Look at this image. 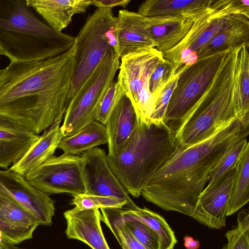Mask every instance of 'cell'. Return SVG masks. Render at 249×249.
<instances>
[{
    "instance_id": "13",
    "label": "cell",
    "mask_w": 249,
    "mask_h": 249,
    "mask_svg": "<svg viewBox=\"0 0 249 249\" xmlns=\"http://www.w3.org/2000/svg\"><path fill=\"white\" fill-rule=\"evenodd\" d=\"M80 156L86 194L112 196L124 200L127 203L126 209L139 207L111 170L104 150L96 147Z\"/></svg>"
},
{
    "instance_id": "15",
    "label": "cell",
    "mask_w": 249,
    "mask_h": 249,
    "mask_svg": "<svg viewBox=\"0 0 249 249\" xmlns=\"http://www.w3.org/2000/svg\"><path fill=\"white\" fill-rule=\"evenodd\" d=\"M141 22L146 36L161 53L180 42L192 25V20L181 14L153 17L141 15Z\"/></svg>"
},
{
    "instance_id": "4",
    "label": "cell",
    "mask_w": 249,
    "mask_h": 249,
    "mask_svg": "<svg viewBox=\"0 0 249 249\" xmlns=\"http://www.w3.org/2000/svg\"><path fill=\"white\" fill-rule=\"evenodd\" d=\"M239 47L227 53L204 93L176 131L180 145H192L209 139L239 118L235 83Z\"/></svg>"
},
{
    "instance_id": "1",
    "label": "cell",
    "mask_w": 249,
    "mask_h": 249,
    "mask_svg": "<svg viewBox=\"0 0 249 249\" xmlns=\"http://www.w3.org/2000/svg\"><path fill=\"white\" fill-rule=\"evenodd\" d=\"M72 47L49 59L10 62L0 70V117L39 134L68 107Z\"/></svg>"
},
{
    "instance_id": "22",
    "label": "cell",
    "mask_w": 249,
    "mask_h": 249,
    "mask_svg": "<svg viewBox=\"0 0 249 249\" xmlns=\"http://www.w3.org/2000/svg\"><path fill=\"white\" fill-rule=\"evenodd\" d=\"M61 122H54L46 129L10 169L25 177L53 156L63 137L60 129Z\"/></svg>"
},
{
    "instance_id": "5",
    "label": "cell",
    "mask_w": 249,
    "mask_h": 249,
    "mask_svg": "<svg viewBox=\"0 0 249 249\" xmlns=\"http://www.w3.org/2000/svg\"><path fill=\"white\" fill-rule=\"evenodd\" d=\"M117 22L111 9L97 8L74 37L68 106L107 53H117Z\"/></svg>"
},
{
    "instance_id": "14",
    "label": "cell",
    "mask_w": 249,
    "mask_h": 249,
    "mask_svg": "<svg viewBox=\"0 0 249 249\" xmlns=\"http://www.w3.org/2000/svg\"><path fill=\"white\" fill-rule=\"evenodd\" d=\"M0 194L15 200L33 213L39 225L51 226L54 202L48 194L31 185L25 177L10 168L0 170Z\"/></svg>"
},
{
    "instance_id": "28",
    "label": "cell",
    "mask_w": 249,
    "mask_h": 249,
    "mask_svg": "<svg viewBox=\"0 0 249 249\" xmlns=\"http://www.w3.org/2000/svg\"><path fill=\"white\" fill-rule=\"evenodd\" d=\"M249 200V143L235 167V175L228 202L226 216L240 209Z\"/></svg>"
},
{
    "instance_id": "12",
    "label": "cell",
    "mask_w": 249,
    "mask_h": 249,
    "mask_svg": "<svg viewBox=\"0 0 249 249\" xmlns=\"http://www.w3.org/2000/svg\"><path fill=\"white\" fill-rule=\"evenodd\" d=\"M241 14L249 17V0H209L205 5L181 14L189 18L192 26L184 38L172 49L162 53L163 58L177 66L180 55L217 17Z\"/></svg>"
},
{
    "instance_id": "16",
    "label": "cell",
    "mask_w": 249,
    "mask_h": 249,
    "mask_svg": "<svg viewBox=\"0 0 249 249\" xmlns=\"http://www.w3.org/2000/svg\"><path fill=\"white\" fill-rule=\"evenodd\" d=\"M235 175V167L213 186L206 187L199 196L197 211L207 220L210 228L220 229L226 225V212Z\"/></svg>"
},
{
    "instance_id": "27",
    "label": "cell",
    "mask_w": 249,
    "mask_h": 249,
    "mask_svg": "<svg viewBox=\"0 0 249 249\" xmlns=\"http://www.w3.org/2000/svg\"><path fill=\"white\" fill-rule=\"evenodd\" d=\"M249 44H243L237 50L235 83L237 113L244 125H249Z\"/></svg>"
},
{
    "instance_id": "9",
    "label": "cell",
    "mask_w": 249,
    "mask_h": 249,
    "mask_svg": "<svg viewBox=\"0 0 249 249\" xmlns=\"http://www.w3.org/2000/svg\"><path fill=\"white\" fill-rule=\"evenodd\" d=\"M163 59L162 53L149 47L121 58L117 80L130 99L139 119L149 121L156 99L149 90V80Z\"/></svg>"
},
{
    "instance_id": "42",
    "label": "cell",
    "mask_w": 249,
    "mask_h": 249,
    "mask_svg": "<svg viewBox=\"0 0 249 249\" xmlns=\"http://www.w3.org/2000/svg\"><path fill=\"white\" fill-rule=\"evenodd\" d=\"M9 249H28L19 248V247H18L15 246V245L11 244L10 246Z\"/></svg>"
},
{
    "instance_id": "33",
    "label": "cell",
    "mask_w": 249,
    "mask_h": 249,
    "mask_svg": "<svg viewBox=\"0 0 249 249\" xmlns=\"http://www.w3.org/2000/svg\"><path fill=\"white\" fill-rule=\"evenodd\" d=\"M228 243L224 249H249V214L248 209L240 211L236 228L225 234Z\"/></svg>"
},
{
    "instance_id": "41",
    "label": "cell",
    "mask_w": 249,
    "mask_h": 249,
    "mask_svg": "<svg viewBox=\"0 0 249 249\" xmlns=\"http://www.w3.org/2000/svg\"><path fill=\"white\" fill-rule=\"evenodd\" d=\"M11 244H9L0 238V249H9Z\"/></svg>"
},
{
    "instance_id": "2",
    "label": "cell",
    "mask_w": 249,
    "mask_h": 249,
    "mask_svg": "<svg viewBox=\"0 0 249 249\" xmlns=\"http://www.w3.org/2000/svg\"><path fill=\"white\" fill-rule=\"evenodd\" d=\"M179 143L176 131L163 122L139 119L130 137L108 153V164L129 194L137 198L151 177L168 160Z\"/></svg>"
},
{
    "instance_id": "25",
    "label": "cell",
    "mask_w": 249,
    "mask_h": 249,
    "mask_svg": "<svg viewBox=\"0 0 249 249\" xmlns=\"http://www.w3.org/2000/svg\"><path fill=\"white\" fill-rule=\"evenodd\" d=\"M120 220L123 222L137 220L149 227L158 235L159 249H174L177 242L175 233L165 219L146 208L117 209Z\"/></svg>"
},
{
    "instance_id": "29",
    "label": "cell",
    "mask_w": 249,
    "mask_h": 249,
    "mask_svg": "<svg viewBox=\"0 0 249 249\" xmlns=\"http://www.w3.org/2000/svg\"><path fill=\"white\" fill-rule=\"evenodd\" d=\"M209 0H147L139 6L138 12L146 17L181 14L203 6Z\"/></svg>"
},
{
    "instance_id": "34",
    "label": "cell",
    "mask_w": 249,
    "mask_h": 249,
    "mask_svg": "<svg viewBox=\"0 0 249 249\" xmlns=\"http://www.w3.org/2000/svg\"><path fill=\"white\" fill-rule=\"evenodd\" d=\"M178 70L177 66L163 58L155 68L149 85L150 92L156 100Z\"/></svg>"
},
{
    "instance_id": "30",
    "label": "cell",
    "mask_w": 249,
    "mask_h": 249,
    "mask_svg": "<svg viewBox=\"0 0 249 249\" xmlns=\"http://www.w3.org/2000/svg\"><path fill=\"white\" fill-rule=\"evenodd\" d=\"M249 131L236 139L227 148L212 169L206 187L215 184L231 169L236 167L246 146L249 143L247 137Z\"/></svg>"
},
{
    "instance_id": "40",
    "label": "cell",
    "mask_w": 249,
    "mask_h": 249,
    "mask_svg": "<svg viewBox=\"0 0 249 249\" xmlns=\"http://www.w3.org/2000/svg\"><path fill=\"white\" fill-rule=\"evenodd\" d=\"M184 241L186 249H198L199 247L200 244L199 241L194 240L191 236H185Z\"/></svg>"
},
{
    "instance_id": "3",
    "label": "cell",
    "mask_w": 249,
    "mask_h": 249,
    "mask_svg": "<svg viewBox=\"0 0 249 249\" xmlns=\"http://www.w3.org/2000/svg\"><path fill=\"white\" fill-rule=\"evenodd\" d=\"M26 0H0V52L10 62L43 60L70 49L74 37L40 19Z\"/></svg>"
},
{
    "instance_id": "10",
    "label": "cell",
    "mask_w": 249,
    "mask_h": 249,
    "mask_svg": "<svg viewBox=\"0 0 249 249\" xmlns=\"http://www.w3.org/2000/svg\"><path fill=\"white\" fill-rule=\"evenodd\" d=\"M248 131L249 126H245L241 120L237 118L203 141L186 146L179 144L168 160L151 177L146 184L160 181L199 166L224 152L236 139Z\"/></svg>"
},
{
    "instance_id": "18",
    "label": "cell",
    "mask_w": 249,
    "mask_h": 249,
    "mask_svg": "<svg viewBox=\"0 0 249 249\" xmlns=\"http://www.w3.org/2000/svg\"><path fill=\"white\" fill-rule=\"evenodd\" d=\"M40 135L0 117V167L7 168L17 162Z\"/></svg>"
},
{
    "instance_id": "26",
    "label": "cell",
    "mask_w": 249,
    "mask_h": 249,
    "mask_svg": "<svg viewBox=\"0 0 249 249\" xmlns=\"http://www.w3.org/2000/svg\"><path fill=\"white\" fill-rule=\"evenodd\" d=\"M0 213L13 229L25 240L33 237V232L39 225L35 216L25 207L0 194Z\"/></svg>"
},
{
    "instance_id": "19",
    "label": "cell",
    "mask_w": 249,
    "mask_h": 249,
    "mask_svg": "<svg viewBox=\"0 0 249 249\" xmlns=\"http://www.w3.org/2000/svg\"><path fill=\"white\" fill-rule=\"evenodd\" d=\"M26 0L49 26L59 32L69 25L74 15L86 13L92 5V0Z\"/></svg>"
},
{
    "instance_id": "8",
    "label": "cell",
    "mask_w": 249,
    "mask_h": 249,
    "mask_svg": "<svg viewBox=\"0 0 249 249\" xmlns=\"http://www.w3.org/2000/svg\"><path fill=\"white\" fill-rule=\"evenodd\" d=\"M119 58L110 51L70 102L60 126L63 137L76 133L95 120L101 102L119 68Z\"/></svg>"
},
{
    "instance_id": "31",
    "label": "cell",
    "mask_w": 249,
    "mask_h": 249,
    "mask_svg": "<svg viewBox=\"0 0 249 249\" xmlns=\"http://www.w3.org/2000/svg\"><path fill=\"white\" fill-rule=\"evenodd\" d=\"M101 221L112 231L122 249H147L124 226L119 219L116 208H102Z\"/></svg>"
},
{
    "instance_id": "20",
    "label": "cell",
    "mask_w": 249,
    "mask_h": 249,
    "mask_svg": "<svg viewBox=\"0 0 249 249\" xmlns=\"http://www.w3.org/2000/svg\"><path fill=\"white\" fill-rule=\"evenodd\" d=\"M249 17L241 14L229 16L221 30L197 53V60L215 53L249 44Z\"/></svg>"
},
{
    "instance_id": "23",
    "label": "cell",
    "mask_w": 249,
    "mask_h": 249,
    "mask_svg": "<svg viewBox=\"0 0 249 249\" xmlns=\"http://www.w3.org/2000/svg\"><path fill=\"white\" fill-rule=\"evenodd\" d=\"M139 123V116L130 99L124 95L115 106L104 124L108 137V153L124 142L137 127Z\"/></svg>"
},
{
    "instance_id": "21",
    "label": "cell",
    "mask_w": 249,
    "mask_h": 249,
    "mask_svg": "<svg viewBox=\"0 0 249 249\" xmlns=\"http://www.w3.org/2000/svg\"><path fill=\"white\" fill-rule=\"evenodd\" d=\"M117 25V52L120 58L156 45L145 34L141 15L127 10L119 11Z\"/></svg>"
},
{
    "instance_id": "32",
    "label": "cell",
    "mask_w": 249,
    "mask_h": 249,
    "mask_svg": "<svg viewBox=\"0 0 249 249\" xmlns=\"http://www.w3.org/2000/svg\"><path fill=\"white\" fill-rule=\"evenodd\" d=\"M71 204L79 210L127 208V203L124 200L112 196L89 194H82L73 197Z\"/></svg>"
},
{
    "instance_id": "37",
    "label": "cell",
    "mask_w": 249,
    "mask_h": 249,
    "mask_svg": "<svg viewBox=\"0 0 249 249\" xmlns=\"http://www.w3.org/2000/svg\"><path fill=\"white\" fill-rule=\"evenodd\" d=\"M180 69L168 83L163 91L158 96L155 105L154 112L149 121L153 123L163 122V116L173 92L175 89Z\"/></svg>"
},
{
    "instance_id": "35",
    "label": "cell",
    "mask_w": 249,
    "mask_h": 249,
    "mask_svg": "<svg viewBox=\"0 0 249 249\" xmlns=\"http://www.w3.org/2000/svg\"><path fill=\"white\" fill-rule=\"evenodd\" d=\"M125 93L117 79L108 87L98 108L95 121L104 125L120 99Z\"/></svg>"
},
{
    "instance_id": "6",
    "label": "cell",
    "mask_w": 249,
    "mask_h": 249,
    "mask_svg": "<svg viewBox=\"0 0 249 249\" xmlns=\"http://www.w3.org/2000/svg\"><path fill=\"white\" fill-rule=\"evenodd\" d=\"M223 153L196 168L145 184L141 195L165 211L183 213L207 226V220L197 211L199 197L208 183L212 169Z\"/></svg>"
},
{
    "instance_id": "43",
    "label": "cell",
    "mask_w": 249,
    "mask_h": 249,
    "mask_svg": "<svg viewBox=\"0 0 249 249\" xmlns=\"http://www.w3.org/2000/svg\"><path fill=\"white\" fill-rule=\"evenodd\" d=\"M1 55H2V54H1V53L0 52V57H1Z\"/></svg>"
},
{
    "instance_id": "11",
    "label": "cell",
    "mask_w": 249,
    "mask_h": 249,
    "mask_svg": "<svg viewBox=\"0 0 249 249\" xmlns=\"http://www.w3.org/2000/svg\"><path fill=\"white\" fill-rule=\"evenodd\" d=\"M81 160L80 155H53L24 177L47 194L67 193L74 197L86 193Z\"/></svg>"
},
{
    "instance_id": "39",
    "label": "cell",
    "mask_w": 249,
    "mask_h": 249,
    "mask_svg": "<svg viewBox=\"0 0 249 249\" xmlns=\"http://www.w3.org/2000/svg\"><path fill=\"white\" fill-rule=\"evenodd\" d=\"M130 0H92V5L98 8L111 9L120 6L125 8L130 2Z\"/></svg>"
},
{
    "instance_id": "36",
    "label": "cell",
    "mask_w": 249,
    "mask_h": 249,
    "mask_svg": "<svg viewBox=\"0 0 249 249\" xmlns=\"http://www.w3.org/2000/svg\"><path fill=\"white\" fill-rule=\"evenodd\" d=\"M123 223L135 238L147 249H160L157 234L145 224L137 220L128 221Z\"/></svg>"
},
{
    "instance_id": "17",
    "label": "cell",
    "mask_w": 249,
    "mask_h": 249,
    "mask_svg": "<svg viewBox=\"0 0 249 249\" xmlns=\"http://www.w3.org/2000/svg\"><path fill=\"white\" fill-rule=\"evenodd\" d=\"M99 209L79 210L74 207L64 213L68 238L84 242L92 249H110L101 227Z\"/></svg>"
},
{
    "instance_id": "24",
    "label": "cell",
    "mask_w": 249,
    "mask_h": 249,
    "mask_svg": "<svg viewBox=\"0 0 249 249\" xmlns=\"http://www.w3.org/2000/svg\"><path fill=\"white\" fill-rule=\"evenodd\" d=\"M107 142L108 137L106 126L94 120L87 124L76 133L63 137L58 148L65 154L80 155L87 150Z\"/></svg>"
},
{
    "instance_id": "38",
    "label": "cell",
    "mask_w": 249,
    "mask_h": 249,
    "mask_svg": "<svg viewBox=\"0 0 249 249\" xmlns=\"http://www.w3.org/2000/svg\"><path fill=\"white\" fill-rule=\"evenodd\" d=\"M0 238L13 245L18 244L23 241V238L5 221L0 213Z\"/></svg>"
},
{
    "instance_id": "7",
    "label": "cell",
    "mask_w": 249,
    "mask_h": 249,
    "mask_svg": "<svg viewBox=\"0 0 249 249\" xmlns=\"http://www.w3.org/2000/svg\"><path fill=\"white\" fill-rule=\"evenodd\" d=\"M231 50L200 58L193 64L181 68L163 116L162 121L165 124L176 132L189 111L204 93Z\"/></svg>"
}]
</instances>
